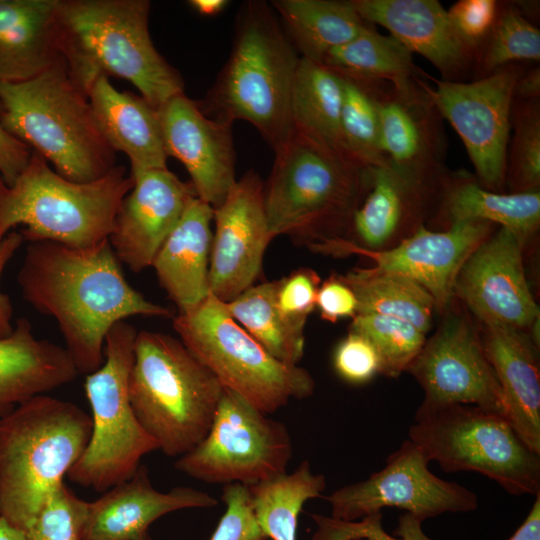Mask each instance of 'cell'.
<instances>
[{
	"label": "cell",
	"mask_w": 540,
	"mask_h": 540,
	"mask_svg": "<svg viewBox=\"0 0 540 540\" xmlns=\"http://www.w3.org/2000/svg\"><path fill=\"white\" fill-rule=\"evenodd\" d=\"M17 280L23 298L57 322L79 374L103 364L114 324L132 316L174 317L128 283L109 240L85 249L31 242Z\"/></svg>",
	"instance_id": "1"
},
{
	"label": "cell",
	"mask_w": 540,
	"mask_h": 540,
	"mask_svg": "<svg viewBox=\"0 0 540 540\" xmlns=\"http://www.w3.org/2000/svg\"><path fill=\"white\" fill-rule=\"evenodd\" d=\"M150 8L147 0H59L61 54L86 95L100 76L129 81L156 109L184 93L182 76L151 39Z\"/></svg>",
	"instance_id": "2"
},
{
	"label": "cell",
	"mask_w": 540,
	"mask_h": 540,
	"mask_svg": "<svg viewBox=\"0 0 540 540\" xmlns=\"http://www.w3.org/2000/svg\"><path fill=\"white\" fill-rule=\"evenodd\" d=\"M264 182L268 231L311 250L349 229L369 185V167L292 131L274 150Z\"/></svg>",
	"instance_id": "3"
},
{
	"label": "cell",
	"mask_w": 540,
	"mask_h": 540,
	"mask_svg": "<svg viewBox=\"0 0 540 540\" xmlns=\"http://www.w3.org/2000/svg\"><path fill=\"white\" fill-rule=\"evenodd\" d=\"M230 56L206 98V115L254 126L273 150L293 131L290 101L300 56L270 4L249 1L240 11Z\"/></svg>",
	"instance_id": "4"
},
{
	"label": "cell",
	"mask_w": 540,
	"mask_h": 540,
	"mask_svg": "<svg viewBox=\"0 0 540 540\" xmlns=\"http://www.w3.org/2000/svg\"><path fill=\"white\" fill-rule=\"evenodd\" d=\"M91 416L38 395L0 417V516L26 530L85 451Z\"/></svg>",
	"instance_id": "5"
},
{
	"label": "cell",
	"mask_w": 540,
	"mask_h": 540,
	"mask_svg": "<svg viewBox=\"0 0 540 540\" xmlns=\"http://www.w3.org/2000/svg\"><path fill=\"white\" fill-rule=\"evenodd\" d=\"M4 128L74 182H90L116 166L88 96L64 61L27 81L0 84Z\"/></svg>",
	"instance_id": "6"
},
{
	"label": "cell",
	"mask_w": 540,
	"mask_h": 540,
	"mask_svg": "<svg viewBox=\"0 0 540 540\" xmlns=\"http://www.w3.org/2000/svg\"><path fill=\"white\" fill-rule=\"evenodd\" d=\"M134 184L116 165L103 177L74 182L32 151L27 167L7 186L0 177V240L23 225L24 241L91 248L109 239L124 197Z\"/></svg>",
	"instance_id": "7"
},
{
	"label": "cell",
	"mask_w": 540,
	"mask_h": 540,
	"mask_svg": "<svg viewBox=\"0 0 540 540\" xmlns=\"http://www.w3.org/2000/svg\"><path fill=\"white\" fill-rule=\"evenodd\" d=\"M224 387L180 341L137 332L129 376L132 409L166 456L180 457L208 433Z\"/></svg>",
	"instance_id": "8"
},
{
	"label": "cell",
	"mask_w": 540,
	"mask_h": 540,
	"mask_svg": "<svg viewBox=\"0 0 540 540\" xmlns=\"http://www.w3.org/2000/svg\"><path fill=\"white\" fill-rule=\"evenodd\" d=\"M408 439L445 472L479 473L515 496L540 494V455L501 414L467 404L418 407Z\"/></svg>",
	"instance_id": "9"
},
{
	"label": "cell",
	"mask_w": 540,
	"mask_h": 540,
	"mask_svg": "<svg viewBox=\"0 0 540 540\" xmlns=\"http://www.w3.org/2000/svg\"><path fill=\"white\" fill-rule=\"evenodd\" d=\"M186 348L229 389L271 414L315 389L304 368L275 359L211 293L195 308L172 318Z\"/></svg>",
	"instance_id": "10"
},
{
	"label": "cell",
	"mask_w": 540,
	"mask_h": 540,
	"mask_svg": "<svg viewBox=\"0 0 540 540\" xmlns=\"http://www.w3.org/2000/svg\"><path fill=\"white\" fill-rule=\"evenodd\" d=\"M136 335L135 327L126 321L114 324L105 337L104 362L87 375L84 384L92 432L85 451L67 476L97 492L129 479L143 456L159 450L130 402L129 376Z\"/></svg>",
	"instance_id": "11"
},
{
	"label": "cell",
	"mask_w": 540,
	"mask_h": 540,
	"mask_svg": "<svg viewBox=\"0 0 540 540\" xmlns=\"http://www.w3.org/2000/svg\"><path fill=\"white\" fill-rule=\"evenodd\" d=\"M225 389L210 429L175 468L212 484H256L286 472L293 454L285 424Z\"/></svg>",
	"instance_id": "12"
},
{
	"label": "cell",
	"mask_w": 540,
	"mask_h": 540,
	"mask_svg": "<svg viewBox=\"0 0 540 540\" xmlns=\"http://www.w3.org/2000/svg\"><path fill=\"white\" fill-rule=\"evenodd\" d=\"M443 168L405 166L386 158L369 167L368 191L343 239L315 252L344 256L387 250L433 217L441 196Z\"/></svg>",
	"instance_id": "13"
},
{
	"label": "cell",
	"mask_w": 540,
	"mask_h": 540,
	"mask_svg": "<svg viewBox=\"0 0 540 540\" xmlns=\"http://www.w3.org/2000/svg\"><path fill=\"white\" fill-rule=\"evenodd\" d=\"M523 71L512 63L471 82L425 83L440 115L461 138L478 182L490 191L503 193L505 188L513 90Z\"/></svg>",
	"instance_id": "14"
},
{
	"label": "cell",
	"mask_w": 540,
	"mask_h": 540,
	"mask_svg": "<svg viewBox=\"0 0 540 540\" xmlns=\"http://www.w3.org/2000/svg\"><path fill=\"white\" fill-rule=\"evenodd\" d=\"M428 463L421 450L406 439L381 470L324 497L331 506V517L355 521L396 507L424 521L477 509L478 497L473 491L436 476Z\"/></svg>",
	"instance_id": "15"
},
{
	"label": "cell",
	"mask_w": 540,
	"mask_h": 540,
	"mask_svg": "<svg viewBox=\"0 0 540 540\" xmlns=\"http://www.w3.org/2000/svg\"><path fill=\"white\" fill-rule=\"evenodd\" d=\"M452 303L443 313L441 325L426 339L406 371L424 392L419 407L467 404L506 417L503 394L486 357L480 331L469 315L453 309Z\"/></svg>",
	"instance_id": "16"
},
{
	"label": "cell",
	"mask_w": 540,
	"mask_h": 540,
	"mask_svg": "<svg viewBox=\"0 0 540 540\" xmlns=\"http://www.w3.org/2000/svg\"><path fill=\"white\" fill-rule=\"evenodd\" d=\"M526 242L518 233L499 226L462 265L454 299L461 300L481 325L528 331L539 320L524 270Z\"/></svg>",
	"instance_id": "17"
},
{
	"label": "cell",
	"mask_w": 540,
	"mask_h": 540,
	"mask_svg": "<svg viewBox=\"0 0 540 540\" xmlns=\"http://www.w3.org/2000/svg\"><path fill=\"white\" fill-rule=\"evenodd\" d=\"M210 293L229 303L253 286L262 271L271 242L264 201V182L254 171L236 180L223 202L214 208Z\"/></svg>",
	"instance_id": "18"
},
{
	"label": "cell",
	"mask_w": 540,
	"mask_h": 540,
	"mask_svg": "<svg viewBox=\"0 0 540 540\" xmlns=\"http://www.w3.org/2000/svg\"><path fill=\"white\" fill-rule=\"evenodd\" d=\"M158 112L168 156L185 166L197 197L218 207L237 180L232 124L209 117L184 93Z\"/></svg>",
	"instance_id": "19"
},
{
	"label": "cell",
	"mask_w": 540,
	"mask_h": 540,
	"mask_svg": "<svg viewBox=\"0 0 540 540\" xmlns=\"http://www.w3.org/2000/svg\"><path fill=\"white\" fill-rule=\"evenodd\" d=\"M132 177V176H131ZM134 184L116 215L109 243L121 263L133 272L151 267L196 192L168 168L132 177Z\"/></svg>",
	"instance_id": "20"
},
{
	"label": "cell",
	"mask_w": 540,
	"mask_h": 540,
	"mask_svg": "<svg viewBox=\"0 0 540 540\" xmlns=\"http://www.w3.org/2000/svg\"><path fill=\"white\" fill-rule=\"evenodd\" d=\"M499 227L484 220L456 222L441 231L421 226L396 246L360 252L376 268L401 274L421 285L443 314L454 300L457 275L472 252Z\"/></svg>",
	"instance_id": "21"
},
{
	"label": "cell",
	"mask_w": 540,
	"mask_h": 540,
	"mask_svg": "<svg viewBox=\"0 0 540 540\" xmlns=\"http://www.w3.org/2000/svg\"><path fill=\"white\" fill-rule=\"evenodd\" d=\"M358 14L386 28L412 53L426 58L445 81H461L474 70L475 53L458 37L437 0H351Z\"/></svg>",
	"instance_id": "22"
},
{
	"label": "cell",
	"mask_w": 540,
	"mask_h": 540,
	"mask_svg": "<svg viewBox=\"0 0 540 540\" xmlns=\"http://www.w3.org/2000/svg\"><path fill=\"white\" fill-rule=\"evenodd\" d=\"M217 503L210 494L188 486L168 492L156 490L148 468L140 464L129 479L88 502L82 540H136L165 514L185 508H209Z\"/></svg>",
	"instance_id": "23"
},
{
	"label": "cell",
	"mask_w": 540,
	"mask_h": 540,
	"mask_svg": "<svg viewBox=\"0 0 540 540\" xmlns=\"http://www.w3.org/2000/svg\"><path fill=\"white\" fill-rule=\"evenodd\" d=\"M425 83L424 76L399 85L378 81L381 149L396 164L443 168V118Z\"/></svg>",
	"instance_id": "24"
},
{
	"label": "cell",
	"mask_w": 540,
	"mask_h": 540,
	"mask_svg": "<svg viewBox=\"0 0 540 540\" xmlns=\"http://www.w3.org/2000/svg\"><path fill=\"white\" fill-rule=\"evenodd\" d=\"M486 357L500 385L506 418L540 455V370L538 344L528 331L502 325H481Z\"/></svg>",
	"instance_id": "25"
},
{
	"label": "cell",
	"mask_w": 540,
	"mask_h": 540,
	"mask_svg": "<svg viewBox=\"0 0 540 540\" xmlns=\"http://www.w3.org/2000/svg\"><path fill=\"white\" fill-rule=\"evenodd\" d=\"M87 96L108 144L128 157L132 177L167 168L169 156L158 109L141 96L117 90L106 76L93 82Z\"/></svg>",
	"instance_id": "26"
},
{
	"label": "cell",
	"mask_w": 540,
	"mask_h": 540,
	"mask_svg": "<svg viewBox=\"0 0 540 540\" xmlns=\"http://www.w3.org/2000/svg\"><path fill=\"white\" fill-rule=\"evenodd\" d=\"M214 209L197 196L190 200L151 267L178 313L199 305L209 294Z\"/></svg>",
	"instance_id": "27"
},
{
	"label": "cell",
	"mask_w": 540,
	"mask_h": 540,
	"mask_svg": "<svg viewBox=\"0 0 540 540\" xmlns=\"http://www.w3.org/2000/svg\"><path fill=\"white\" fill-rule=\"evenodd\" d=\"M78 375L65 347L36 338L29 320L18 318L13 331L0 338V417Z\"/></svg>",
	"instance_id": "28"
},
{
	"label": "cell",
	"mask_w": 540,
	"mask_h": 540,
	"mask_svg": "<svg viewBox=\"0 0 540 540\" xmlns=\"http://www.w3.org/2000/svg\"><path fill=\"white\" fill-rule=\"evenodd\" d=\"M59 0H0V84L30 80L64 61Z\"/></svg>",
	"instance_id": "29"
},
{
	"label": "cell",
	"mask_w": 540,
	"mask_h": 540,
	"mask_svg": "<svg viewBox=\"0 0 540 540\" xmlns=\"http://www.w3.org/2000/svg\"><path fill=\"white\" fill-rule=\"evenodd\" d=\"M444 229L464 220H484L528 240L540 224V191L499 193L485 189L465 171H446L441 196L431 220Z\"/></svg>",
	"instance_id": "30"
},
{
	"label": "cell",
	"mask_w": 540,
	"mask_h": 540,
	"mask_svg": "<svg viewBox=\"0 0 540 540\" xmlns=\"http://www.w3.org/2000/svg\"><path fill=\"white\" fill-rule=\"evenodd\" d=\"M270 5L299 56L320 64L328 52L371 24L358 14L351 0H274Z\"/></svg>",
	"instance_id": "31"
},
{
	"label": "cell",
	"mask_w": 540,
	"mask_h": 540,
	"mask_svg": "<svg viewBox=\"0 0 540 540\" xmlns=\"http://www.w3.org/2000/svg\"><path fill=\"white\" fill-rule=\"evenodd\" d=\"M342 96V81L337 73L320 63L300 58L290 101L293 130L350 157L341 136Z\"/></svg>",
	"instance_id": "32"
},
{
	"label": "cell",
	"mask_w": 540,
	"mask_h": 540,
	"mask_svg": "<svg viewBox=\"0 0 540 540\" xmlns=\"http://www.w3.org/2000/svg\"><path fill=\"white\" fill-rule=\"evenodd\" d=\"M354 292L357 314H380L411 323L424 334L437 312L433 297L421 285L401 274L376 267L339 275Z\"/></svg>",
	"instance_id": "33"
},
{
	"label": "cell",
	"mask_w": 540,
	"mask_h": 540,
	"mask_svg": "<svg viewBox=\"0 0 540 540\" xmlns=\"http://www.w3.org/2000/svg\"><path fill=\"white\" fill-rule=\"evenodd\" d=\"M279 280L253 285L225 303L231 316L278 361L296 366L305 347L304 326L289 320L277 304Z\"/></svg>",
	"instance_id": "34"
},
{
	"label": "cell",
	"mask_w": 540,
	"mask_h": 540,
	"mask_svg": "<svg viewBox=\"0 0 540 540\" xmlns=\"http://www.w3.org/2000/svg\"><path fill=\"white\" fill-rule=\"evenodd\" d=\"M321 64L342 76L395 85L424 75L415 65L413 53L394 36L378 32L373 24L328 52Z\"/></svg>",
	"instance_id": "35"
},
{
	"label": "cell",
	"mask_w": 540,
	"mask_h": 540,
	"mask_svg": "<svg viewBox=\"0 0 540 540\" xmlns=\"http://www.w3.org/2000/svg\"><path fill=\"white\" fill-rule=\"evenodd\" d=\"M256 521L272 540H296L298 516L306 501L326 488L322 474H314L308 461L291 473L248 485Z\"/></svg>",
	"instance_id": "36"
},
{
	"label": "cell",
	"mask_w": 540,
	"mask_h": 540,
	"mask_svg": "<svg viewBox=\"0 0 540 540\" xmlns=\"http://www.w3.org/2000/svg\"><path fill=\"white\" fill-rule=\"evenodd\" d=\"M339 76L343 89L340 127L345 151L364 167L376 166L387 158L380 144L379 80Z\"/></svg>",
	"instance_id": "37"
},
{
	"label": "cell",
	"mask_w": 540,
	"mask_h": 540,
	"mask_svg": "<svg viewBox=\"0 0 540 540\" xmlns=\"http://www.w3.org/2000/svg\"><path fill=\"white\" fill-rule=\"evenodd\" d=\"M539 59L540 30L515 4L500 3L495 24L476 53L474 71L478 78L508 64Z\"/></svg>",
	"instance_id": "38"
},
{
	"label": "cell",
	"mask_w": 540,
	"mask_h": 540,
	"mask_svg": "<svg viewBox=\"0 0 540 540\" xmlns=\"http://www.w3.org/2000/svg\"><path fill=\"white\" fill-rule=\"evenodd\" d=\"M505 187L508 193L540 191L539 99H513Z\"/></svg>",
	"instance_id": "39"
},
{
	"label": "cell",
	"mask_w": 540,
	"mask_h": 540,
	"mask_svg": "<svg viewBox=\"0 0 540 540\" xmlns=\"http://www.w3.org/2000/svg\"><path fill=\"white\" fill-rule=\"evenodd\" d=\"M349 331L371 342L380 359V374L391 378L407 371L426 341V334L411 323L380 314H357Z\"/></svg>",
	"instance_id": "40"
},
{
	"label": "cell",
	"mask_w": 540,
	"mask_h": 540,
	"mask_svg": "<svg viewBox=\"0 0 540 540\" xmlns=\"http://www.w3.org/2000/svg\"><path fill=\"white\" fill-rule=\"evenodd\" d=\"M87 508L88 502L62 483L24 531L26 540H82Z\"/></svg>",
	"instance_id": "41"
},
{
	"label": "cell",
	"mask_w": 540,
	"mask_h": 540,
	"mask_svg": "<svg viewBox=\"0 0 540 540\" xmlns=\"http://www.w3.org/2000/svg\"><path fill=\"white\" fill-rule=\"evenodd\" d=\"M317 529L311 540H433L422 530V520L405 513L399 517L395 536L382 527V512L355 521H344L320 514L310 515Z\"/></svg>",
	"instance_id": "42"
},
{
	"label": "cell",
	"mask_w": 540,
	"mask_h": 540,
	"mask_svg": "<svg viewBox=\"0 0 540 540\" xmlns=\"http://www.w3.org/2000/svg\"><path fill=\"white\" fill-rule=\"evenodd\" d=\"M221 499L226 511L210 540H267L254 516L248 485L231 483L223 486Z\"/></svg>",
	"instance_id": "43"
},
{
	"label": "cell",
	"mask_w": 540,
	"mask_h": 540,
	"mask_svg": "<svg viewBox=\"0 0 540 540\" xmlns=\"http://www.w3.org/2000/svg\"><path fill=\"white\" fill-rule=\"evenodd\" d=\"M500 9L495 0H460L447 10L461 41L475 53L493 28Z\"/></svg>",
	"instance_id": "44"
},
{
	"label": "cell",
	"mask_w": 540,
	"mask_h": 540,
	"mask_svg": "<svg viewBox=\"0 0 540 540\" xmlns=\"http://www.w3.org/2000/svg\"><path fill=\"white\" fill-rule=\"evenodd\" d=\"M333 364L337 374L352 384H363L380 374V359L371 342L349 331L335 348Z\"/></svg>",
	"instance_id": "45"
},
{
	"label": "cell",
	"mask_w": 540,
	"mask_h": 540,
	"mask_svg": "<svg viewBox=\"0 0 540 540\" xmlns=\"http://www.w3.org/2000/svg\"><path fill=\"white\" fill-rule=\"evenodd\" d=\"M321 284L319 275L311 268H300L279 279L277 304L292 322L304 326L307 317L316 308Z\"/></svg>",
	"instance_id": "46"
},
{
	"label": "cell",
	"mask_w": 540,
	"mask_h": 540,
	"mask_svg": "<svg viewBox=\"0 0 540 540\" xmlns=\"http://www.w3.org/2000/svg\"><path fill=\"white\" fill-rule=\"evenodd\" d=\"M357 299L352 289L339 275H334L321 282L316 298V307L321 318L335 323L342 318H354L357 315Z\"/></svg>",
	"instance_id": "47"
},
{
	"label": "cell",
	"mask_w": 540,
	"mask_h": 540,
	"mask_svg": "<svg viewBox=\"0 0 540 540\" xmlns=\"http://www.w3.org/2000/svg\"><path fill=\"white\" fill-rule=\"evenodd\" d=\"M32 150L10 134L2 125L0 115V177L10 186L27 167Z\"/></svg>",
	"instance_id": "48"
},
{
	"label": "cell",
	"mask_w": 540,
	"mask_h": 540,
	"mask_svg": "<svg viewBox=\"0 0 540 540\" xmlns=\"http://www.w3.org/2000/svg\"><path fill=\"white\" fill-rule=\"evenodd\" d=\"M23 242V236L17 231H10L0 240V280L7 263ZM12 317L13 306L11 300L0 289V338L8 336L13 331Z\"/></svg>",
	"instance_id": "49"
},
{
	"label": "cell",
	"mask_w": 540,
	"mask_h": 540,
	"mask_svg": "<svg viewBox=\"0 0 540 540\" xmlns=\"http://www.w3.org/2000/svg\"><path fill=\"white\" fill-rule=\"evenodd\" d=\"M540 96V68L539 66L523 71L517 79L513 98L517 100H534Z\"/></svg>",
	"instance_id": "50"
},
{
	"label": "cell",
	"mask_w": 540,
	"mask_h": 540,
	"mask_svg": "<svg viewBox=\"0 0 540 540\" xmlns=\"http://www.w3.org/2000/svg\"><path fill=\"white\" fill-rule=\"evenodd\" d=\"M509 540H540V494L536 495L529 514Z\"/></svg>",
	"instance_id": "51"
},
{
	"label": "cell",
	"mask_w": 540,
	"mask_h": 540,
	"mask_svg": "<svg viewBox=\"0 0 540 540\" xmlns=\"http://www.w3.org/2000/svg\"><path fill=\"white\" fill-rule=\"evenodd\" d=\"M189 5L199 14L215 16L221 13L229 4L227 0H191Z\"/></svg>",
	"instance_id": "52"
},
{
	"label": "cell",
	"mask_w": 540,
	"mask_h": 540,
	"mask_svg": "<svg viewBox=\"0 0 540 540\" xmlns=\"http://www.w3.org/2000/svg\"><path fill=\"white\" fill-rule=\"evenodd\" d=\"M0 540H26L25 532L0 516Z\"/></svg>",
	"instance_id": "53"
},
{
	"label": "cell",
	"mask_w": 540,
	"mask_h": 540,
	"mask_svg": "<svg viewBox=\"0 0 540 540\" xmlns=\"http://www.w3.org/2000/svg\"><path fill=\"white\" fill-rule=\"evenodd\" d=\"M136 540H152V539H151L149 533L147 532V533L143 534L141 537H139Z\"/></svg>",
	"instance_id": "54"
}]
</instances>
